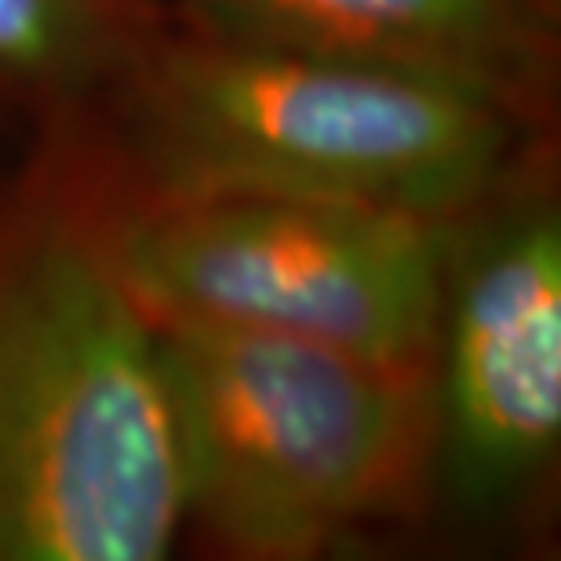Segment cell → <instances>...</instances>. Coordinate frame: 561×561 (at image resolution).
<instances>
[{
	"label": "cell",
	"mask_w": 561,
	"mask_h": 561,
	"mask_svg": "<svg viewBox=\"0 0 561 561\" xmlns=\"http://www.w3.org/2000/svg\"><path fill=\"white\" fill-rule=\"evenodd\" d=\"M183 525L161 324L103 197L51 186L0 216V561H157Z\"/></svg>",
	"instance_id": "obj_1"
},
{
	"label": "cell",
	"mask_w": 561,
	"mask_h": 561,
	"mask_svg": "<svg viewBox=\"0 0 561 561\" xmlns=\"http://www.w3.org/2000/svg\"><path fill=\"white\" fill-rule=\"evenodd\" d=\"M139 186L260 190L463 219L507 164V106L390 66L208 30L153 33L114 77Z\"/></svg>",
	"instance_id": "obj_2"
},
{
	"label": "cell",
	"mask_w": 561,
	"mask_h": 561,
	"mask_svg": "<svg viewBox=\"0 0 561 561\" xmlns=\"http://www.w3.org/2000/svg\"><path fill=\"white\" fill-rule=\"evenodd\" d=\"M186 525L249 561H310L416 518L437 485L431 362L157 321Z\"/></svg>",
	"instance_id": "obj_3"
},
{
	"label": "cell",
	"mask_w": 561,
	"mask_h": 561,
	"mask_svg": "<svg viewBox=\"0 0 561 561\" xmlns=\"http://www.w3.org/2000/svg\"><path fill=\"white\" fill-rule=\"evenodd\" d=\"M463 219L260 190L103 197L110 252L157 321L431 362Z\"/></svg>",
	"instance_id": "obj_4"
},
{
	"label": "cell",
	"mask_w": 561,
	"mask_h": 561,
	"mask_svg": "<svg viewBox=\"0 0 561 561\" xmlns=\"http://www.w3.org/2000/svg\"><path fill=\"white\" fill-rule=\"evenodd\" d=\"M437 481L496 507L554 463L561 442V219L511 201L459 222L434 354Z\"/></svg>",
	"instance_id": "obj_5"
},
{
	"label": "cell",
	"mask_w": 561,
	"mask_h": 561,
	"mask_svg": "<svg viewBox=\"0 0 561 561\" xmlns=\"http://www.w3.org/2000/svg\"><path fill=\"white\" fill-rule=\"evenodd\" d=\"M194 30L357 59L459 84L522 114L551 81L547 11L533 0H142Z\"/></svg>",
	"instance_id": "obj_6"
},
{
	"label": "cell",
	"mask_w": 561,
	"mask_h": 561,
	"mask_svg": "<svg viewBox=\"0 0 561 561\" xmlns=\"http://www.w3.org/2000/svg\"><path fill=\"white\" fill-rule=\"evenodd\" d=\"M142 0H0V88L73 95L121 73L139 44Z\"/></svg>",
	"instance_id": "obj_7"
},
{
	"label": "cell",
	"mask_w": 561,
	"mask_h": 561,
	"mask_svg": "<svg viewBox=\"0 0 561 561\" xmlns=\"http://www.w3.org/2000/svg\"><path fill=\"white\" fill-rule=\"evenodd\" d=\"M533 4H536V8H543V11H547V0H533ZM551 4H554V0H551Z\"/></svg>",
	"instance_id": "obj_8"
}]
</instances>
